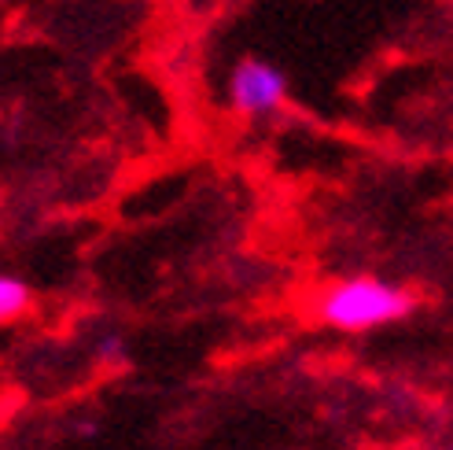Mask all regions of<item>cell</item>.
I'll return each instance as SVG.
<instances>
[{"mask_svg": "<svg viewBox=\"0 0 453 450\" xmlns=\"http://www.w3.org/2000/svg\"><path fill=\"white\" fill-rule=\"evenodd\" d=\"M410 310H413L410 291L376 277L343 281L321 296V322L339 332H365L376 325H391Z\"/></svg>", "mask_w": 453, "mask_h": 450, "instance_id": "obj_1", "label": "cell"}, {"mask_svg": "<svg viewBox=\"0 0 453 450\" xmlns=\"http://www.w3.org/2000/svg\"><path fill=\"white\" fill-rule=\"evenodd\" d=\"M288 97V78L280 66L265 59H243L229 78V100L240 115L247 119H265L284 104Z\"/></svg>", "mask_w": 453, "mask_h": 450, "instance_id": "obj_2", "label": "cell"}, {"mask_svg": "<svg viewBox=\"0 0 453 450\" xmlns=\"http://www.w3.org/2000/svg\"><path fill=\"white\" fill-rule=\"evenodd\" d=\"M30 306V288L27 281H19L12 274H0V322H12L15 314Z\"/></svg>", "mask_w": 453, "mask_h": 450, "instance_id": "obj_3", "label": "cell"}, {"mask_svg": "<svg viewBox=\"0 0 453 450\" xmlns=\"http://www.w3.org/2000/svg\"><path fill=\"white\" fill-rule=\"evenodd\" d=\"M96 358H100V362H122V358H126V340L119 332H104L96 340Z\"/></svg>", "mask_w": 453, "mask_h": 450, "instance_id": "obj_4", "label": "cell"}]
</instances>
